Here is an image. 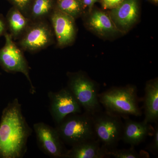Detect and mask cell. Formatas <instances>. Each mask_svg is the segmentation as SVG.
<instances>
[{
  "label": "cell",
  "instance_id": "6da1fadb",
  "mask_svg": "<svg viewBox=\"0 0 158 158\" xmlns=\"http://www.w3.org/2000/svg\"><path fill=\"white\" fill-rule=\"evenodd\" d=\"M33 130L23 114L17 98L3 110L0 123V158H22Z\"/></svg>",
  "mask_w": 158,
  "mask_h": 158
},
{
  "label": "cell",
  "instance_id": "7a4b0ae2",
  "mask_svg": "<svg viewBox=\"0 0 158 158\" xmlns=\"http://www.w3.org/2000/svg\"><path fill=\"white\" fill-rule=\"evenodd\" d=\"M99 101L106 110L124 118L129 115L141 116L138 88L128 85L124 87H113L98 94Z\"/></svg>",
  "mask_w": 158,
  "mask_h": 158
},
{
  "label": "cell",
  "instance_id": "3957f363",
  "mask_svg": "<svg viewBox=\"0 0 158 158\" xmlns=\"http://www.w3.org/2000/svg\"><path fill=\"white\" fill-rule=\"evenodd\" d=\"M56 128L63 142L71 147L96 139L92 115L85 112L68 115Z\"/></svg>",
  "mask_w": 158,
  "mask_h": 158
},
{
  "label": "cell",
  "instance_id": "277c9868",
  "mask_svg": "<svg viewBox=\"0 0 158 158\" xmlns=\"http://www.w3.org/2000/svg\"><path fill=\"white\" fill-rule=\"evenodd\" d=\"M67 75V88L85 112L92 115L101 111L98 84L82 71L68 72Z\"/></svg>",
  "mask_w": 158,
  "mask_h": 158
},
{
  "label": "cell",
  "instance_id": "5b68a950",
  "mask_svg": "<svg viewBox=\"0 0 158 158\" xmlns=\"http://www.w3.org/2000/svg\"><path fill=\"white\" fill-rule=\"evenodd\" d=\"M97 139L109 150L116 148L122 140L123 123L122 116L102 110L92 115Z\"/></svg>",
  "mask_w": 158,
  "mask_h": 158
},
{
  "label": "cell",
  "instance_id": "8992f818",
  "mask_svg": "<svg viewBox=\"0 0 158 158\" xmlns=\"http://www.w3.org/2000/svg\"><path fill=\"white\" fill-rule=\"evenodd\" d=\"M4 36L6 41L5 45L0 48V65L7 72L23 73L30 84V92L34 94L36 90L30 77L31 68L22 50L14 42L9 33L6 32Z\"/></svg>",
  "mask_w": 158,
  "mask_h": 158
},
{
  "label": "cell",
  "instance_id": "52a82bcc",
  "mask_svg": "<svg viewBox=\"0 0 158 158\" xmlns=\"http://www.w3.org/2000/svg\"><path fill=\"white\" fill-rule=\"evenodd\" d=\"M52 26L47 19L32 21L17 44L23 51L36 52L46 48L54 42Z\"/></svg>",
  "mask_w": 158,
  "mask_h": 158
},
{
  "label": "cell",
  "instance_id": "ba28073f",
  "mask_svg": "<svg viewBox=\"0 0 158 158\" xmlns=\"http://www.w3.org/2000/svg\"><path fill=\"white\" fill-rule=\"evenodd\" d=\"M33 128L38 147L44 153L52 158H66L68 150L56 127L40 122L34 123Z\"/></svg>",
  "mask_w": 158,
  "mask_h": 158
},
{
  "label": "cell",
  "instance_id": "9c48e42d",
  "mask_svg": "<svg viewBox=\"0 0 158 158\" xmlns=\"http://www.w3.org/2000/svg\"><path fill=\"white\" fill-rule=\"evenodd\" d=\"M48 95L50 113L56 125L70 114L82 113L81 107L67 87L57 92L49 91Z\"/></svg>",
  "mask_w": 158,
  "mask_h": 158
},
{
  "label": "cell",
  "instance_id": "30bf717a",
  "mask_svg": "<svg viewBox=\"0 0 158 158\" xmlns=\"http://www.w3.org/2000/svg\"><path fill=\"white\" fill-rule=\"evenodd\" d=\"M48 19L56 40L57 46L62 48L71 44L76 36L75 19L56 8Z\"/></svg>",
  "mask_w": 158,
  "mask_h": 158
},
{
  "label": "cell",
  "instance_id": "8fae6325",
  "mask_svg": "<svg viewBox=\"0 0 158 158\" xmlns=\"http://www.w3.org/2000/svg\"><path fill=\"white\" fill-rule=\"evenodd\" d=\"M109 15L119 33H126L138 19V0H124L111 9Z\"/></svg>",
  "mask_w": 158,
  "mask_h": 158
},
{
  "label": "cell",
  "instance_id": "7c38bea8",
  "mask_svg": "<svg viewBox=\"0 0 158 158\" xmlns=\"http://www.w3.org/2000/svg\"><path fill=\"white\" fill-rule=\"evenodd\" d=\"M123 118L125 122L122 140L129 144L131 147H135L141 144L148 136L153 134L154 128L150 123L143 121L141 122L134 121L129 118L128 116Z\"/></svg>",
  "mask_w": 158,
  "mask_h": 158
},
{
  "label": "cell",
  "instance_id": "4fadbf2b",
  "mask_svg": "<svg viewBox=\"0 0 158 158\" xmlns=\"http://www.w3.org/2000/svg\"><path fill=\"white\" fill-rule=\"evenodd\" d=\"M87 25L90 31L100 37H110L119 33L110 15L101 10L91 12L87 19Z\"/></svg>",
  "mask_w": 158,
  "mask_h": 158
},
{
  "label": "cell",
  "instance_id": "5bb4252c",
  "mask_svg": "<svg viewBox=\"0 0 158 158\" xmlns=\"http://www.w3.org/2000/svg\"><path fill=\"white\" fill-rule=\"evenodd\" d=\"M108 150L98 139H92L72 146L66 158H104L109 157Z\"/></svg>",
  "mask_w": 158,
  "mask_h": 158
},
{
  "label": "cell",
  "instance_id": "9a60e30c",
  "mask_svg": "<svg viewBox=\"0 0 158 158\" xmlns=\"http://www.w3.org/2000/svg\"><path fill=\"white\" fill-rule=\"evenodd\" d=\"M143 121L147 123L158 122V80L157 78L146 82L144 88Z\"/></svg>",
  "mask_w": 158,
  "mask_h": 158
},
{
  "label": "cell",
  "instance_id": "2e32d148",
  "mask_svg": "<svg viewBox=\"0 0 158 158\" xmlns=\"http://www.w3.org/2000/svg\"><path fill=\"white\" fill-rule=\"evenodd\" d=\"M6 20L7 29L14 40L19 39L32 22L13 6L8 11Z\"/></svg>",
  "mask_w": 158,
  "mask_h": 158
},
{
  "label": "cell",
  "instance_id": "e0dca14e",
  "mask_svg": "<svg viewBox=\"0 0 158 158\" xmlns=\"http://www.w3.org/2000/svg\"><path fill=\"white\" fill-rule=\"evenodd\" d=\"M56 8V0H32L27 16L32 21L46 20Z\"/></svg>",
  "mask_w": 158,
  "mask_h": 158
},
{
  "label": "cell",
  "instance_id": "ac0fdd59",
  "mask_svg": "<svg viewBox=\"0 0 158 158\" xmlns=\"http://www.w3.org/2000/svg\"><path fill=\"white\" fill-rule=\"evenodd\" d=\"M56 9L75 19L81 16L84 11L81 0H56Z\"/></svg>",
  "mask_w": 158,
  "mask_h": 158
},
{
  "label": "cell",
  "instance_id": "d6986e66",
  "mask_svg": "<svg viewBox=\"0 0 158 158\" xmlns=\"http://www.w3.org/2000/svg\"><path fill=\"white\" fill-rule=\"evenodd\" d=\"M109 157L112 156L116 158H149L147 152L141 151L138 152L135 147H131L128 149H118L116 148L109 150L107 152Z\"/></svg>",
  "mask_w": 158,
  "mask_h": 158
},
{
  "label": "cell",
  "instance_id": "ffe728a7",
  "mask_svg": "<svg viewBox=\"0 0 158 158\" xmlns=\"http://www.w3.org/2000/svg\"><path fill=\"white\" fill-rule=\"evenodd\" d=\"M153 134V138L152 141L147 146V149L154 155L158 154V122L155 123Z\"/></svg>",
  "mask_w": 158,
  "mask_h": 158
},
{
  "label": "cell",
  "instance_id": "44dd1931",
  "mask_svg": "<svg viewBox=\"0 0 158 158\" xmlns=\"http://www.w3.org/2000/svg\"><path fill=\"white\" fill-rule=\"evenodd\" d=\"M32 0H8L12 6L17 8L27 16L29 6Z\"/></svg>",
  "mask_w": 158,
  "mask_h": 158
},
{
  "label": "cell",
  "instance_id": "7402d4cb",
  "mask_svg": "<svg viewBox=\"0 0 158 158\" xmlns=\"http://www.w3.org/2000/svg\"><path fill=\"white\" fill-rule=\"evenodd\" d=\"M124 0H101L102 6L105 9H113L122 2Z\"/></svg>",
  "mask_w": 158,
  "mask_h": 158
},
{
  "label": "cell",
  "instance_id": "603a6c76",
  "mask_svg": "<svg viewBox=\"0 0 158 158\" xmlns=\"http://www.w3.org/2000/svg\"><path fill=\"white\" fill-rule=\"evenodd\" d=\"M83 5L84 10L86 8L88 9V11L91 12L94 5L98 0H81Z\"/></svg>",
  "mask_w": 158,
  "mask_h": 158
},
{
  "label": "cell",
  "instance_id": "cb8c5ba5",
  "mask_svg": "<svg viewBox=\"0 0 158 158\" xmlns=\"http://www.w3.org/2000/svg\"><path fill=\"white\" fill-rule=\"evenodd\" d=\"M8 30L6 20L0 15V37L6 34Z\"/></svg>",
  "mask_w": 158,
  "mask_h": 158
},
{
  "label": "cell",
  "instance_id": "d4e9b609",
  "mask_svg": "<svg viewBox=\"0 0 158 158\" xmlns=\"http://www.w3.org/2000/svg\"><path fill=\"white\" fill-rule=\"evenodd\" d=\"M153 2H155V3H158V0H152Z\"/></svg>",
  "mask_w": 158,
  "mask_h": 158
}]
</instances>
